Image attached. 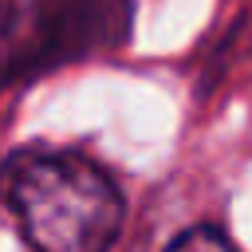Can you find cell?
I'll use <instances>...</instances> for the list:
<instances>
[{"label":"cell","mask_w":252,"mask_h":252,"mask_svg":"<svg viewBox=\"0 0 252 252\" xmlns=\"http://www.w3.org/2000/svg\"><path fill=\"white\" fill-rule=\"evenodd\" d=\"M0 201L28 252H110L126 217L110 173L75 150H16L0 165Z\"/></svg>","instance_id":"6da1fadb"},{"label":"cell","mask_w":252,"mask_h":252,"mask_svg":"<svg viewBox=\"0 0 252 252\" xmlns=\"http://www.w3.org/2000/svg\"><path fill=\"white\" fill-rule=\"evenodd\" d=\"M130 35V0H24L0 39V87L91 59Z\"/></svg>","instance_id":"7a4b0ae2"},{"label":"cell","mask_w":252,"mask_h":252,"mask_svg":"<svg viewBox=\"0 0 252 252\" xmlns=\"http://www.w3.org/2000/svg\"><path fill=\"white\" fill-rule=\"evenodd\" d=\"M165 252H236V244L224 236V232H217V228H209V224H201V228H189V232H181Z\"/></svg>","instance_id":"3957f363"},{"label":"cell","mask_w":252,"mask_h":252,"mask_svg":"<svg viewBox=\"0 0 252 252\" xmlns=\"http://www.w3.org/2000/svg\"><path fill=\"white\" fill-rule=\"evenodd\" d=\"M20 8H24V0H0V39L12 32V24H16Z\"/></svg>","instance_id":"277c9868"}]
</instances>
